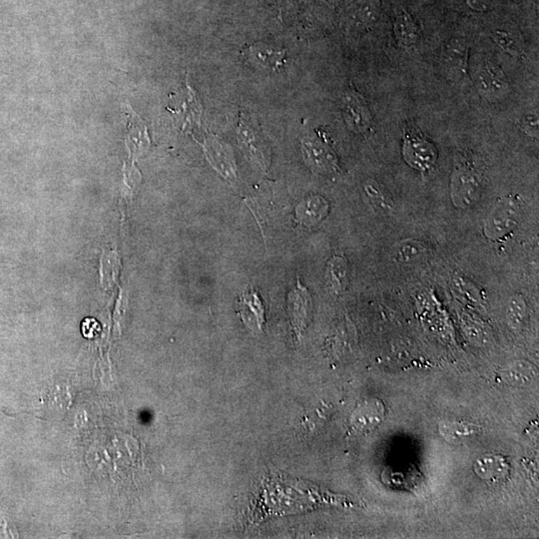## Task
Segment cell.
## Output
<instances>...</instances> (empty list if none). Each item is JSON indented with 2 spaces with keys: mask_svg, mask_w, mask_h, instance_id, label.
Here are the masks:
<instances>
[{
  "mask_svg": "<svg viewBox=\"0 0 539 539\" xmlns=\"http://www.w3.org/2000/svg\"><path fill=\"white\" fill-rule=\"evenodd\" d=\"M519 206L512 199H503L489 212L484 232L489 239H500L510 234L519 222Z\"/></svg>",
  "mask_w": 539,
  "mask_h": 539,
  "instance_id": "cell-1",
  "label": "cell"
},
{
  "mask_svg": "<svg viewBox=\"0 0 539 539\" xmlns=\"http://www.w3.org/2000/svg\"><path fill=\"white\" fill-rule=\"evenodd\" d=\"M538 378L533 364L526 362H513L503 369V378L514 387H526Z\"/></svg>",
  "mask_w": 539,
  "mask_h": 539,
  "instance_id": "cell-12",
  "label": "cell"
},
{
  "mask_svg": "<svg viewBox=\"0 0 539 539\" xmlns=\"http://www.w3.org/2000/svg\"><path fill=\"white\" fill-rule=\"evenodd\" d=\"M343 114L348 125L357 132H366L371 126V115L366 101L357 93H348L343 99Z\"/></svg>",
  "mask_w": 539,
  "mask_h": 539,
  "instance_id": "cell-7",
  "label": "cell"
},
{
  "mask_svg": "<svg viewBox=\"0 0 539 539\" xmlns=\"http://www.w3.org/2000/svg\"><path fill=\"white\" fill-rule=\"evenodd\" d=\"M367 194L371 199V204L381 212H390L393 210V202L388 199L385 191L378 187L376 184L367 186Z\"/></svg>",
  "mask_w": 539,
  "mask_h": 539,
  "instance_id": "cell-19",
  "label": "cell"
},
{
  "mask_svg": "<svg viewBox=\"0 0 539 539\" xmlns=\"http://www.w3.org/2000/svg\"><path fill=\"white\" fill-rule=\"evenodd\" d=\"M251 55L253 56L254 60L260 64L265 66H270L271 63L269 60L270 57L275 58H284V53H279L278 50H273L270 47L260 46H253L251 48Z\"/></svg>",
  "mask_w": 539,
  "mask_h": 539,
  "instance_id": "cell-20",
  "label": "cell"
},
{
  "mask_svg": "<svg viewBox=\"0 0 539 539\" xmlns=\"http://www.w3.org/2000/svg\"><path fill=\"white\" fill-rule=\"evenodd\" d=\"M303 149L306 160L320 173H334L338 169L335 152L320 139H305Z\"/></svg>",
  "mask_w": 539,
  "mask_h": 539,
  "instance_id": "cell-5",
  "label": "cell"
},
{
  "mask_svg": "<svg viewBox=\"0 0 539 539\" xmlns=\"http://www.w3.org/2000/svg\"><path fill=\"white\" fill-rule=\"evenodd\" d=\"M395 27L397 39L401 46H413L420 37L416 22L406 11H402L397 15Z\"/></svg>",
  "mask_w": 539,
  "mask_h": 539,
  "instance_id": "cell-15",
  "label": "cell"
},
{
  "mask_svg": "<svg viewBox=\"0 0 539 539\" xmlns=\"http://www.w3.org/2000/svg\"><path fill=\"white\" fill-rule=\"evenodd\" d=\"M328 277L329 283L336 293L345 291L348 284L347 261L341 257H334L329 263Z\"/></svg>",
  "mask_w": 539,
  "mask_h": 539,
  "instance_id": "cell-16",
  "label": "cell"
},
{
  "mask_svg": "<svg viewBox=\"0 0 539 539\" xmlns=\"http://www.w3.org/2000/svg\"><path fill=\"white\" fill-rule=\"evenodd\" d=\"M477 89L487 99L503 97L507 93L508 86L505 73L498 66L486 64L477 76Z\"/></svg>",
  "mask_w": 539,
  "mask_h": 539,
  "instance_id": "cell-6",
  "label": "cell"
},
{
  "mask_svg": "<svg viewBox=\"0 0 539 539\" xmlns=\"http://www.w3.org/2000/svg\"><path fill=\"white\" fill-rule=\"evenodd\" d=\"M311 305V296L307 289L301 286L300 282L295 289L289 294V311L292 324L296 333L300 335L305 329Z\"/></svg>",
  "mask_w": 539,
  "mask_h": 539,
  "instance_id": "cell-10",
  "label": "cell"
},
{
  "mask_svg": "<svg viewBox=\"0 0 539 539\" xmlns=\"http://www.w3.org/2000/svg\"><path fill=\"white\" fill-rule=\"evenodd\" d=\"M441 434L446 437V441H460L465 437H470L479 432V428L468 423H458V421H442L439 425Z\"/></svg>",
  "mask_w": 539,
  "mask_h": 539,
  "instance_id": "cell-17",
  "label": "cell"
},
{
  "mask_svg": "<svg viewBox=\"0 0 539 539\" xmlns=\"http://www.w3.org/2000/svg\"><path fill=\"white\" fill-rule=\"evenodd\" d=\"M404 155L411 167L421 171L432 168L437 160L435 146L418 135H407Z\"/></svg>",
  "mask_w": 539,
  "mask_h": 539,
  "instance_id": "cell-4",
  "label": "cell"
},
{
  "mask_svg": "<svg viewBox=\"0 0 539 539\" xmlns=\"http://www.w3.org/2000/svg\"><path fill=\"white\" fill-rule=\"evenodd\" d=\"M526 301L520 296H514L510 299L507 307V319L510 327L517 329L521 326L522 322L526 317Z\"/></svg>",
  "mask_w": 539,
  "mask_h": 539,
  "instance_id": "cell-18",
  "label": "cell"
},
{
  "mask_svg": "<svg viewBox=\"0 0 539 539\" xmlns=\"http://www.w3.org/2000/svg\"><path fill=\"white\" fill-rule=\"evenodd\" d=\"M494 39L500 43L503 48L507 49V50L512 51V53L519 51V46L510 37H508V35L505 34V33H496V36L494 37Z\"/></svg>",
  "mask_w": 539,
  "mask_h": 539,
  "instance_id": "cell-22",
  "label": "cell"
},
{
  "mask_svg": "<svg viewBox=\"0 0 539 539\" xmlns=\"http://www.w3.org/2000/svg\"><path fill=\"white\" fill-rule=\"evenodd\" d=\"M480 194L479 176L468 167L454 170L451 180V195L454 204L467 208L477 202Z\"/></svg>",
  "mask_w": 539,
  "mask_h": 539,
  "instance_id": "cell-2",
  "label": "cell"
},
{
  "mask_svg": "<svg viewBox=\"0 0 539 539\" xmlns=\"http://www.w3.org/2000/svg\"><path fill=\"white\" fill-rule=\"evenodd\" d=\"M500 0H468V6L477 11H487L493 8Z\"/></svg>",
  "mask_w": 539,
  "mask_h": 539,
  "instance_id": "cell-21",
  "label": "cell"
},
{
  "mask_svg": "<svg viewBox=\"0 0 539 539\" xmlns=\"http://www.w3.org/2000/svg\"><path fill=\"white\" fill-rule=\"evenodd\" d=\"M475 472L477 477L489 484L503 482L510 475V467L503 456H486L475 461Z\"/></svg>",
  "mask_w": 539,
  "mask_h": 539,
  "instance_id": "cell-9",
  "label": "cell"
},
{
  "mask_svg": "<svg viewBox=\"0 0 539 539\" xmlns=\"http://www.w3.org/2000/svg\"><path fill=\"white\" fill-rule=\"evenodd\" d=\"M468 44L463 40H451L444 49L442 68L454 83H465L468 79Z\"/></svg>",
  "mask_w": 539,
  "mask_h": 539,
  "instance_id": "cell-3",
  "label": "cell"
},
{
  "mask_svg": "<svg viewBox=\"0 0 539 539\" xmlns=\"http://www.w3.org/2000/svg\"><path fill=\"white\" fill-rule=\"evenodd\" d=\"M428 252V247L418 240H404L395 245L392 256L397 262L409 265L425 258Z\"/></svg>",
  "mask_w": 539,
  "mask_h": 539,
  "instance_id": "cell-13",
  "label": "cell"
},
{
  "mask_svg": "<svg viewBox=\"0 0 539 539\" xmlns=\"http://www.w3.org/2000/svg\"><path fill=\"white\" fill-rule=\"evenodd\" d=\"M329 204L321 196H311L296 208V217L306 226H314L328 215Z\"/></svg>",
  "mask_w": 539,
  "mask_h": 539,
  "instance_id": "cell-11",
  "label": "cell"
},
{
  "mask_svg": "<svg viewBox=\"0 0 539 539\" xmlns=\"http://www.w3.org/2000/svg\"><path fill=\"white\" fill-rule=\"evenodd\" d=\"M383 416V408L376 402H366L353 414V427L357 430H369L375 428Z\"/></svg>",
  "mask_w": 539,
  "mask_h": 539,
  "instance_id": "cell-14",
  "label": "cell"
},
{
  "mask_svg": "<svg viewBox=\"0 0 539 539\" xmlns=\"http://www.w3.org/2000/svg\"><path fill=\"white\" fill-rule=\"evenodd\" d=\"M239 313L245 325L253 333L262 332L265 322V309L262 301L254 289L245 293L240 299Z\"/></svg>",
  "mask_w": 539,
  "mask_h": 539,
  "instance_id": "cell-8",
  "label": "cell"
}]
</instances>
